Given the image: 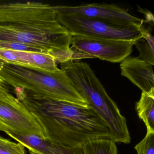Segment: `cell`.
<instances>
[{
  "label": "cell",
  "mask_w": 154,
  "mask_h": 154,
  "mask_svg": "<svg viewBox=\"0 0 154 154\" xmlns=\"http://www.w3.org/2000/svg\"><path fill=\"white\" fill-rule=\"evenodd\" d=\"M137 154H154V132L147 131L144 138L136 145Z\"/></svg>",
  "instance_id": "16"
},
{
  "label": "cell",
  "mask_w": 154,
  "mask_h": 154,
  "mask_svg": "<svg viewBox=\"0 0 154 154\" xmlns=\"http://www.w3.org/2000/svg\"><path fill=\"white\" fill-rule=\"evenodd\" d=\"M0 77L10 86L31 96L89 105L61 69L51 72L0 61Z\"/></svg>",
  "instance_id": "4"
},
{
  "label": "cell",
  "mask_w": 154,
  "mask_h": 154,
  "mask_svg": "<svg viewBox=\"0 0 154 154\" xmlns=\"http://www.w3.org/2000/svg\"><path fill=\"white\" fill-rule=\"evenodd\" d=\"M29 153L30 154H41L36 151H34V150H31V149H29Z\"/></svg>",
  "instance_id": "19"
},
{
  "label": "cell",
  "mask_w": 154,
  "mask_h": 154,
  "mask_svg": "<svg viewBox=\"0 0 154 154\" xmlns=\"http://www.w3.org/2000/svg\"><path fill=\"white\" fill-rule=\"evenodd\" d=\"M154 66L138 57L129 56L121 63V75L144 92L154 90Z\"/></svg>",
  "instance_id": "10"
},
{
  "label": "cell",
  "mask_w": 154,
  "mask_h": 154,
  "mask_svg": "<svg viewBox=\"0 0 154 154\" xmlns=\"http://www.w3.org/2000/svg\"><path fill=\"white\" fill-rule=\"evenodd\" d=\"M139 118L144 122L147 131L154 132V90L142 92L139 100L136 103Z\"/></svg>",
  "instance_id": "12"
},
{
  "label": "cell",
  "mask_w": 154,
  "mask_h": 154,
  "mask_svg": "<svg viewBox=\"0 0 154 154\" xmlns=\"http://www.w3.org/2000/svg\"><path fill=\"white\" fill-rule=\"evenodd\" d=\"M28 149L41 154H84L82 146L66 147L35 135L7 133Z\"/></svg>",
  "instance_id": "11"
},
{
  "label": "cell",
  "mask_w": 154,
  "mask_h": 154,
  "mask_svg": "<svg viewBox=\"0 0 154 154\" xmlns=\"http://www.w3.org/2000/svg\"><path fill=\"white\" fill-rule=\"evenodd\" d=\"M136 41L72 35L71 48L91 58L119 63L129 56Z\"/></svg>",
  "instance_id": "6"
},
{
  "label": "cell",
  "mask_w": 154,
  "mask_h": 154,
  "mask_svg": "<svg viewBox=\"0 0 154 154\" xmlns=\"http://www.w3.org/2000/svg\"><path fill=\"white\" fill-rule=\"evenodd\" d=\"M0 131L36 135L45 139L36 119L21 102L12 104L0 100Z\"/></svg>",
  "instance_id": "8"
},
{
  "label": "cell",
  "mask_w": 154,
  "mask_h": 154,
  "mask_svg": "<svg viewBox=\"0 0 154 154\" xmlns=\"http://www.w3.org/2000/svg\"><path fill=\"white\" fill-rule=\"evenodd\" d=\"M57 14L74 15L127 26H140L145 20L136 17L115 4H84L78 6H54Z\"/></svg>",
  "instance_id": "7"
},
{
  "label": "cell",
  "mask_w": 154,
  "mask_h": 154,
  "mask_svg": "<svg viewBox=\"0 0 154 154\" xmlns=\"http://www.w3.org/2000/svg\"><path fill=\"white\" fill-rule=\"evenodd\" d=\"M10 87L0 77V100L12 104H18L20 102V101L11 93Z\"/></svg>",
  "instance_id": "18"
},
{
  "label": "cell",
  "mask_w": 154,
  "mask_h": 154,
  "mask_svg": "<svg viewBox=\"0 0 154 154\" xmlns=\"http://www.w3.org/2000/svg\"><path fill=\"white\" fill-rule=\"evenodd\" d=\"M14 91L16 98L36 119L46 139L70 148L94 140L111 139L109 129L90 105L42 99L20 89Z\"/></svg>",
  "instance_id": "2"
},
{
  "label": "cell",
  "mask_w": 154,
  "mask_h": 154,
  "mask_svg": "<svg viewBox=\"0 0 154 154\" xmlns=\"http://www.w3.org/2000/svg\"><path fill=\"white\" fill-rule=\"evenodd\" d=\"M60 64L77 92L108 126L112 140L115 143L129 144L131 137L126 118L89 65L74 60Z\"/></svg>",
  "instance_id": "3"
},
{
  "label": "cell",
  "mask_w": 154,
  "mask_h": 154,
  "mask_svg": "<svg viewBox=\"0 0 154 154\" xmlns=\"http://www.w3.org/2000/svg\"><path fill=\"white\" fill-rule=\"evenodd\" d=\"M71 38L54 6L38 2L0 4V40L37 48L53 56L58 64L77 59Z\"/></svg>",
  "instance_id": "1"
},
{
  "label": "cell",
  "mask_w": 154,
  "mask_h": 154,
  "mask_svg": "<svg viewBox=\"0 0 154 154\" xmlns=\"http://www.w3.org/2000/svg\"><path fill=\"white\" fill-rule=\"evenodd\" d=\"M0 154H26L25 147L0 137Z\"/></svg>",
  "instance_id": "15"
},
{
  "label": "cell",
  "mask_w": 154,
  "mask_h": 154,
  "mask_svg": "<svg viewBox=\"0 0 154 154\" xmlns=\"http://www.w3.org/2000/svg\"><path fill=\"white\" fill-rule=\"evenodd\" d=\"M0 48L15 51L43 53L41 50L35 48L13 41L0 40Z\"/></svg>",
  "instance_id": "17"
},
{
  "label": "cell",
  "mask_w": 154,
  "mask_h": 154,
  "mask_svg": "<svg viewBox=\"0 0 154 154\" xmlns=\"http://www.w3.org/2000/svg\"><path fill=\"white\" fill-rule=\"evenodd\" d=\"M82 146L84 154H119L116 143L111 139L91 140Z\"/></svg>",
  "instance_id": "13"
},
{
  "label": "cell",
  "mask_w": 154,
  "mask_h": 154,
  "mask_svg": "<svg viewBox=\"0 0 154 154\" xmlns=\"http://www.w3.org/2000/svg\"><path fill=\"white\" fill-rule=\"evenodd\" d=\"M154 39L149 30L143 28V38L137 40L134 45L138 50L139 59L154 65Z\"/></svg>",
  "instance_id": "14"
},
{
  "label": "cell",
  "mask_w": 154,
  "mask_h": 154,
  "mask_svg": "<svg viewBox=\"0 0 154 154\" xmlns=\"http://www.w3.org/2000/svg\"><path fill=\"white\" fill-rule=\"evenodd\" d=\"M59 23L71 35L137 41L143 38V24L127 26L74 15L57 14Z\"/></svg>",
  "instance_id": "5"
},
{
  "label": "cell",
  "mask_w": 154,
  "mask_h": 154,
  "mask_svg": "<svg viewBox=\"0 0 154 154\" xmlns=\"http://www.w3.org/2000/svg\"><path fill=\"white\" fill-rule=\"evenodd\" d=\"M0 61L19 66L51 72L59 69L54 57L45 53L0 48Z\"/></svg>",
  "instance_id": "9"
}]
</instances>
